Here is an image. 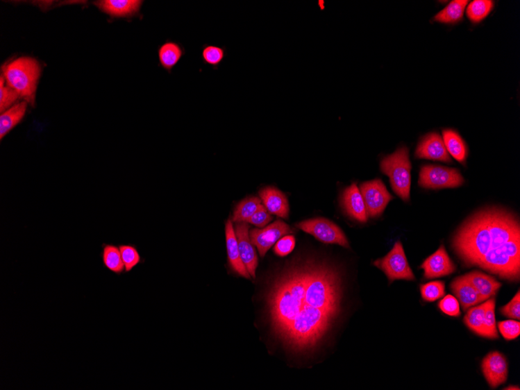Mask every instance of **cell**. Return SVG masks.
<instances>
[{
  "instance_id": "ba28073f",
  "label": "cell",
  "mask_w": 520,
  "mask_h": 390,
  "mask_svg": "<svg viewBox=\"0 0 520 390\" xmlns=\"http://www.w3.org/2000/svg\"><path fill=\"white\" fill-rule=\"evenodd\" d=\"M368 217L380 216L388 203L394 199L382 180H375L364 183L360 187Z\"/></svg>"
},
{
  "instance_id": "8992f818",
  "label": "cell",
  "mask_w": 520,
  "mask_h": 390,
  "mask_svg": "<svg viewBox=\"0 0 520 390\" xmlns=\"http://www.w3.org/2000/svg\"><path fill=\"white\" fill-rule=\"evenodd\" d=\"M464 183V178L458 169L439 165H425L420 171L419 185L423 188H455L460 187Z\"/></svg>"
},
{
  "instance_id": "1f68e13d",
  "label": "cell",
  "mask_w": 520,
  "mask_h": 390,
  "mask_svg": "<svg viewBox=\"0 0 520 390\" xmlns=\"http://www.w3.org/2000/svg\"><path fill=\"white\" fill-rule=\"evenodd\" d=\"M119 248L125 266V271L131 272L141 262L137 249L130 245H121Z\"/></svg>"
},
{
  "instance_id": "f546056e",
  "label": "cell",
  "mask_w": 520,
  "mask_h": 390,
  "mask_svg": "<svg viewBox=\"0 0 520 390\" xmlns=\"http://www.w3.org/2000/svg\"><path fill=\"white\" fill-rule=\"evenodd\" d=\"M421 297L426 302L433 303L445 296V284L443 281H433L421 286Z\"/></svg>"
},
{
  "instance_id": "484cf974",
  "label": "cell",
  "mask_w": 520,
  "mask_h": 390,
  "mask_svg": "<svg viewBox=\"0 0 520 390\" xmlns=\"http://www.w3.org/2000/svg\"><path fill=\"white\" fill-rule=\"evenodd\" d=\"M486 302L480 305L471 308L464 317V323L475 334L485 337V319Z\"/></svg>"
},
{
  "instance_id": "7402d4cb",
  "label": "cell",
  "mask_w": 520,
  "mask_h": 390,
  "mask_svg": "<svg viewBox=\"0 0 520 390\" xmlns=\"http://www.w3.org/2000/svg\"><path fill=\"white\" fill-rule=\"evenodd\" d=\"M442 137L443 142L445 144L449 155L458 162L464 163L467 156V150L464 139L453 130H443Z\"/></svg>"
},
{
  "instance_id": "74e56055",
  "label": "cell",
  "mask_w": 520,
  "mask_h": 390,
  "mask_svg": "<svg viewBox=\"0 0 520 390\" xmlns=\"http://www.w3.org/2000/svg\"><path fill=\"white\" fill-rule=\"evenodd\" d=\"M505 389H519V387H510L508 388H505Z\"/></svg>"
},
{
  "instance_id": "8fae6325",
  "label": "cell",
  "mask_w": 520,
  "mask_h": 390,
  "mask_svg": "<svg viewBox=\"0 0 520 390\" xmlns=\"http://www.w3.org/2000/svg\"><path fill=\"white\" fill-rule=\"evenodd\" d=\"M481 368L492 388H496L505 382L508 376V364L505 356L498 351L487 355L483 359Z\"/></svg>"
},
{
  "instance_id": "d590c367",
  "label": "cell",
  "mask_w": 520,
  "mask_h": 390,
  "mask_svg": "<svg viewBox=\"0 0 520 390\" xmlns=\"http://www.w3.org/2000/svg\"><path fill=\"white\" fill-rule=\"evenodd\" d=\"M501 313L506 317L520 319V292L518 291L517 295L506 305L502 307Z\"/></svg>"
},
{
  "instance_id": "e575fe53",
  "label": "cell",
  "mask_w": 520,
  "mask_h": 390,
  "mask_svg": "<svg viewBox=\"0 0 520 390\" xmlns=\"http://www.w3.org/2000/svg\"><path fill=\"white\" fill-rule=\"evenodd\" d=\"M295 246V238L293 235L285 236L276 243L274 246V253L283 257L290 254Z\"/></svg>"
},
{
  "instance_id": "277c9868",
  "label": "cell",
  "mask_w": 520,
  "mask_h": 390,
  "mask_svg": "<svg viewBox=\"0 0 520 390\" xmlns=\"http://www.w3.org/2000/svg\"><path fill=\"white\" fill-rule=\"evenodd\" d=\"M383 173L389 178L392 189L403 201L408 202L412 185V163L409 151L401 146L394 153L385 157L380 162Z\"/></svg>"
},
{
  "instance_id": "f1b7e54d",
  "label": "cell",
  "mask_w": 520,
  "mask_h": 390,
  "mask_svg": "<svg viewBox=\"0 0 520 390\" xmlns=\"http://www.w3.org/2000/svg\"><path fill=\"white\" fill-rule=\"evenodd\" d=\"M485 337L490 339H498V334L496 327V314H494V308H496V299L491 298L485 300Z\"/></svg>"
},
{
  "instance_id": "52a82bcc",
  "label": "cell",
  "mask_w": 520,
  "mask_h": 390,
  "mask_svg": "<svg viewBox=\"0 0 520 390\" xmlns=\"http://www.w3.org/2000/svg\"><path fill=\"white\" fill-rule=\"evenodd\" d=\"M297 227L303 232L326 244H337L349 247V242L342 229L335 223L323 217L306 220L298 223Z\"/></svg>"
},
{
  "instance_id": "4316f807",
  "label": "cell",
  "mask_w": 520,
  "mask_h": 390,
  "mask_svg": "<svg viewBox=\"0 0 520 390\" xmlns=\"http://www.w3.org/2000/svg\"><path fill=\"white\" fill-rule=\"evenodd\" d=\"M494 8V2L489 0H474L468 5L467 15L470 21L477 24L483 22Z\"/></svg>"
},
{
  "instance_id": "83f0119b",
  "label": "cell",
  "mask_w": 520,
  "mask_h": 390,
  "mask_svg": "<svg viewBox=\"0 0 520 390\" xmlns=\"http://www.w3.org/2000/svg\"><path fill=\"white\" fill-rule=\"evenodd\" d=\"M226 57V49L211 46V44H204L202 50V59L204 64L213 67L214 69H217L220 64Z\"/></svg>"
},
{
  "instance_id": "9a60e30c",
  "label": "cell",
  "mask_w": 520,
  "mask_h": 390,
  "mask_svg": "<svg viewBox=\"0 0 520 390\" xmlns=\"http://www.w3.org/2000/svg\"><path fill=\"white\" fill-rule=\"evenodd\" d=\"M144 1L140 0H103L96 3L98 8L112 17L130 18L140 15Z\"/></svg>"
},
{
  "instance_id": "2e32d148",
  "label": "cell",
  "mask_w": 520,
  "mask_h": 390,
  "mask_svg": "<svg viewBox=\"0 0 520 390\" xmlns=\"http://www.w3.org/2000/svg\"><path fill=\"white\" fill-rule=\"evenodd\" d=\"M260 196L265 207L271 214L287 219L289 203L286 196L275 187H267L260 192Z\"/></svg>"
},
{
  "instance_id": "9c48e42d",
  "label": "cell",
  "mask_w": 520,
  "mask_h": 390,
  "mask_svg": "<svg viewBox=\"0 0 520 390\" xmlns=\"http://www.w3.org/2000/svg\"><path fill=\"white\" fill-rule=\"evenodd\" d=\"M292 233V230L287 223L280 220H277L271 226L263 229H253L249 232V237L263 258L273 246L277 241L283 238L287 234Z\"/></svg>"
},
{
  "instance_id": "3957f363",
  "label": "cell",
  "mask_w": 520,
  "mask_h": 390,
  "mask_svg": "<svg viewBox=\"0 0 520 390\" xmlns=\"http://www.w3.org/2000/svg\"><path fill=\"white\" fill-rule=\"evenodd\" d=\"M2 71L6 84L20 98L35 106L37 83L42 74L40 63L31 57H21L6 64Z\"/></svg>"
},
{
  "instance_id": "4fadbf2b",
  "label": "cell",
  "mask_w": 520,
  "mask_h": 390,
  "mask_svg": "<svg viewBox=\"0 0 520 390\" xmlns=\"http://www.w3.org/2000/svg\"><path fill=\"white\" fill-rule=\"evenodd\" d=\"M415 156L433 161L451 162V157L446 149L445 144L437 133H430L421 140L417 146Z\"/></svg>"
},
{
  "instance_id": "d6a6232c",
  "label": "cell",
  "mask_w": 520,
  "mask_h": 390,
  "mask_svg": "<svg viewBox=\"0 0 520 390\" xmlns=\"http://www.w3.org/2000/svg\"><path fill=\"white\" fill-rule=\"evenodd\" d=\"M501 334L506 341L514 340L520 334V323L516 321H505L498 323Z\"/></svg>"
},
{
  "instance_id": "5bb4252c",
  "label": "cell",
  "mask_w": 520,
  "mask_h": 390,
  "mask_svg": "<svg viewBox=\"0 0 520 390\" xmlns=\"http://www.w3.org/2000/svg\"><path fill=\"white\" fill-rule=\"evenodd\" d=\"M342 204L345 212L351 219L362 223L367 221L368 214L363 197L355 183L351 184L344 190Z\"/></svg>"
},
{
  "instance_id": "ffe728a7",
  "label": "cell",
  "mask_w": 520,
  "mask_h": 390,
  "mask_svg": "<svg viewBox=\"0 0 520 390\" xmlns=\"http://www.w3.org/2000/svg\"><path fill=\"white\" fill-rule=\"evenodd\" d=\"M28 102L22 101L12 105L9 110L1 113L0 116V139L8 135V134L21 123L26 114Z\"/></svg>"
},
{
  "instance_id": "5b68a950",
  "label": "cell",
  "mask_w": 520,
  "mask_h": 390,
  "mask_svg": "<svg viewBox=\"0 0 520 390\" xmlns=\"http://www.w3.org/2000/svg\"><path fill=\"white\" fill-rule=\"evenodd\" d=\"M374 264L387 275L390 283L396 280H415L401 241H396L386 257L376 260Z\"/></svg>"
},
{
  "instance_id": "d6986e66",
  "label": "cell",
  "mask_w": 520,
  "mask_h": 390,
  "mask_svg": "<svg viewBox=\"0 0 520 390\" xmlns=\"http://www.w3.org/2000/svg\"><path fill=\"white\" fill-rule=\"evenodd\" d=\"M464 277L477 290L484 303L491 297L496 296L501 286H502L494 278L478 271L469 273L464 275Z\"/></svg>"
},
{
  "instance_id": "e0dca14e",
  "label": "cell",
  "mask_w": 520,
  "mask_h": 390,
  "mask_svg": "<svg viewBox=\"0 0 520 390\" xmlns=\"http://www.w3.org/2000/svg\"><path fill=\"white\" fill-rule=\"evenodd\" d=\"M451 289L464 311L475 305L484 303L479 293L464 276L455 278L451 284Z\"/></svg>"
},
{
  "instance_id": "7c38bea8",
  "label": "cell",
  "mask_w": 520,
  "mask_h": 390,
  "mask_svg": "<svg viewBox=\"0 0 520 390\" xmlns=\"http://www.w3.org/2000/svg\"><path fill=\"white\" fill-rule=\"evenodd\" d=\"M421 268L426 279L448 276L455 271V266L443 246L423 262Z\"/></svg>"
},
{
  "instance_id": "4dcf8cb0",
  "label": "cell",
  "mask_w": 520,
  "mask_h": 390,
  "mask_svg": "<svg viewBox=\"0 0 520 390\" xmlns=\"http://www.w3.org/2000/svg\"><path fill=\"white\" fill-rule=\"evenodd\" d=\"M20 99V96L8 85H5V79L1 75L0 78V112L3 113Z\"/></svg>"
},
{
  "instance_id": "44dd1931",
  "label": "cell",
  "mask_w": 520,
  "mask_h": 390,
  "mask_svg": "<svg viewBox=\"0 0 520 390\" xmlns=\"http://www.w3.org/2000/svg\"><path fill=\"white\" fill-rule=\"evenodd\" d=\"M160 65L171 73L185 53V49L176 42L167 41L158 49Z\"/></svg>"
},
{
  "instance_id": "8d00e7d4",
  "label": "cell",
  "mask_w": 520,
  "mask_h": 390,
  "mask_svg": "<svg viewBox=\"0 0 520 390\" xmlns=\"http://www.w3.org/2000/svg\"><path fill=\"white\" fill-rule=\"evenodd\" d=\"M273 219L271 214L269 212L265 205L260 208L249 219L247 222L258 228H265Z\"/></svg>"
},
{
  "instance_id": "d4e9b609",
  "label": "cell",
  "mask_w": 520,
  "mask_h": 390,
  "mask_svg": "<svg viewBox=\"0 0 520 390\" xmlns=\"http://www.w3.org/2000/svg\"><path fill=\"white\" fill-rule=\"evenodd\" d=\"M259 197H247L236 206L233 221L237 223L248 221L262 205Z\"/></svg>"
},
{
  "instance_id": "ac0fdd59",
  "label": "cell",
  "mask_w": 520,
  "mask_h": 390,
  "mask_svg": "<svg viewBox=\"0 0 520 390\" xmlns=\"http://www.w3.org/2000/svg\"><path fill=\"white\" fill-rule=\"evenodd\" d=\"M228 257L230 267L241 277L250 279V275L241 260L237 241L232 221H228L226 228Z\"/></svg>"
},
{
  "instance_id": "6da1fadb",
  "label": "cell",
  "mask_w": 520,
  "mask_h": 390,
  "mask_svg": "<svg viewBox=\"0 0 520 390\" xmlns=\"http://www.w3.org/2000/svg\"><path fill=\"white\" fill-rule=\"evenodd\" d=\"M342 296V279L335 266L314 259L288 265L267 295L275 334L294 353H311L335 325Z\"/></svg>"
},
{
  "instance_id": "836d02e7",
  "label": "cell",
  "mask_w": 520,
  "mask_h": 390,
  "mask_svg": "<svg viewBox=\"0 0 520 390\" xmlns=\"http://www.w3.org/2000/svg\"><path fill=\"white\" fill-rule=\"evenodd\" d=\"M439 307L440 310L448 316L458 317L461 315L458 300L451 295H448L441 300Z\"/></svg>"
},
{
  "instance_id": "603a6c76",
  "label": "cell",
  "mask_w": 520,
  "mask_h": 390,
  "mask_svg": "<svg viewBox=\"0 0 520 390\" xmlns=\"http://www.w3.org/2000/svg\"><path fill=\"white\" fill-rule=\"evenodd\" d=\"M468 3L467 0H454L435 15V21L442 24H455L460 22L464 17Z\"/></svg>"
},
{
  "instance_id": "7a4b0ae2",
  "label": "cell",
  "mask_w": 520,
  "mask_h": 390,
  "mask_svg": "<svg viewBox=\"0 0 520 390\" xmlns=\"http://www.w3.org/2000/svg\"><path fill=\"white\" fill-rule=\"evenodd\" d=\"M453 246L467 266H479L511 281L519 280V222L510 212L480 211L460 228Z\"/></svg>"
},
{
  "instance_id": "30bf717a",
  "label": "cell",
  "mask_w": 520,
  "mask_h": 390,
  "mask_svg": "<svg viewBox=\"0 0 520 390\" xmlns=\"http://www.w3.org/2000/svg\"><path fill=\"white\" fill-rule=\"evenodd\" d=\"M235 232L242 263L245 265L250 276L255 278L256 268L258 266V257L249 237L247 223L246 222L237 223Z\"/></svg>"
},
{
  "instance_id": "cb8c5ba5",
  "label": "cell",
  "mask_w": 520,
  "mask_h": 390,
  "mask_svg": "<svg viewBox=\"0 0 520 390\" xmlns=\"http://www.w3.org/2000/svg\"><path fill=\"white\" fill-rule=\"evenodd\" d=\"M101 259L107 270L115 274H121L125 271L119 248L112 244L102 245Z\"/></svg>"
}]
</instances>
